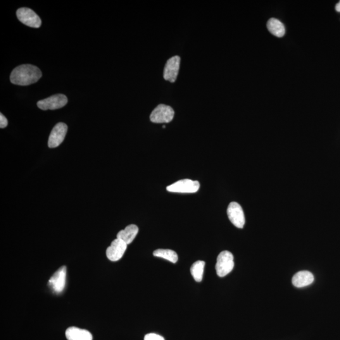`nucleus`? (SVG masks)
<instances>
[{
  "label": "nucleus",
  "instance_id": "6e6552de",
  "mask_svg": "<svg viewBox=\"0 0 340 340\" xmlns=\"http://www.w3.org/2000/svg\"><path fill=\"white\" fill-rule=\"evenodd\" d=\"M67 269L63 266L52 276L49 280V286L56 294L61 293L65 288Z\"/></svg>",
  "mask_w": 340,
  "mask_h": 340
},
{
  "label": "nucleus",
  "instance_id": "f03ea898",
  "mask_svg": "<svg viewBox=\"0 0 340 340\" xmlns=\"http://www.w3.org/2000/svg\"><path fill=\"white\" fill-rule=\"evenodd\" d=\"M234 266V256L230 252L223 251L219 254L216 265V272L219 277H223L229 274Z\"/></svg>",
  "mask_w": 340,
  "mask_h": 340
},
{
  "label": "nucleus",
  "instance_id": "f257e3e1",
  "mask_svg": "<svg viewBox=\"0 0 340 340\" xmlns=\"http://www.w3.org/2000/svg\"><path fill=\"white\" fill-rule=\"evenodd\" d=\"M41 77V71L37 66L23 65L14 69L11 73L10 81L14 85L27 86L36 83Z\"/></svg>",
  "mask_w": 340,
  "mask_h": 340
},
{
  "label": "nucleus",
  "instance_id": "a211bd4d",
  "mask_svg": "<svg viewBox=\"0 0 340 340\" xmlns=\"http://www.w3.org/2000/svg\"><path fill=\"white\" fill-rule=\"evenodd\" d=\"M144 340H165L163 337L155 334H149L144 337Z\"/></svg>",
  "mask_w": 340,
  "mask_h": 340
},
{
  "label": "nucleus",
  "instance_id": "aec40b11",
  "mask_svg": "<svg viewBox=\"0 0 340 340\" xmlns=\"http://www.w3.org/2000/svg\"><path fill=\"white\" fill-rule=\"evenodd\" d=\"M335 8H336V10L337 11H339V12H340V1L339 2V3H337L336 4V7H335Z\"/></svg>",
  "mask_w": 340,
  "mask_h": 340
},
{
  "label": "nucleus",
  "instance_id": "f8f14e48",
  "mask_svg": "<svg viewBox=\"0 0 340 340\" xmlns=\"http://www.w3.org/2000/svg\"><path fill=\"white\" fill-rule=\"evenodd\" d=\"M315 280L312 273L309 271H300L294 275L292 278V284L297 288L308 286Z\"/></svg>",
  "mask_w": 340,
  "mask_h": 340
},
{
  "label": "nucleus",
  "instance_id": "9d476101",
  "mask_svg": "<svg viewBox=\"0 0 340 340\" xmlns=\"http://www.w3.org/2000/svg\"><path fill=\"white\" fill-rule=\"evenodd\" d=\"M180 66V58L175 56L168 59L164 68V79L170 83L175 82L177 80Z\"/></svg>",
  "mask_w": 340,
  "mask_h": 340
},
{
  "label": "nucleus",
  "instance_id": "f3484780",
  "mask_svg": "<svg viewBox=\"0 0 340 340\" xmlns=\"http://www.w3.org/2000/svg\"><path fill=\"white\" fill-rule=\"evenodd\" d=\"M205 265V261L199 260L196 261L190 268V272L193 276L194 280L197 282L203 280Z\"/></svg>",
  "mask_w": 340,
  "mask_h": 340
},
{
  "label": "nucleus",
  "instance_id": "39448f33",
  "mask_svg": "<svg viewBox=\"0 0 340 340\" xmlns=\"http://www.w3.org/2000/svg\"><path fill=\"white\" fill-rule=\"evenodd\" d=\"M68 101V98L65 95L56 94L38 102L37 105L41 110H56L65 107Z\"/></svg>",
  "mask_w": 340,
  "mask_h": 340
},
{
  "label": "nucleus",
  "instance_id": "412c9836",
  "mask_svg": "<svg viewBox=\"0 0 340 340\" xmlns=\"http://www.w3.org/2000/svg\"><path fill=\"white\" fill-rule=\"evenodd\" d=\"M166 126L165 125H163V128H165Z\"/></svg>",
  "mask_w": 340,
  "mask_h": 340
},
{
  "label": "nucleus",
  "instance_id": "dca6fc26",
  "mask_svg": "<svg viewBox=\"0 0 340 340\" xmlns=\"http://www.w3.org/2000/svg\"><path fill=\"white\" fill-rule=\"evenodd\" d=\"M153 255L156 257L162 258L173 263H177L178 254L172 249H158L153 252Z\"/></svg>",
  "mask_w": 340,
  "mask_h": 340
},
{
  "label": "nucleus",
  "instance_id": "6ab92c4d",
  "mask_svg": "<svg viewBox=\"0 0 340 340\" xmlns=\"http://www.w3.org/2000/svg\"><path fill=\"white\" fill-rule=\"evenodd\" d=\"M7 125H8V120H7L6 118L3 114H0V127H1V129H3Z\"/></svg>",
  "mask_w": 340,
  "mask_h": 340
},
{
  "label": "nucleus",
  "instance_id": "7ed1b4c3",
  "mask_svg": "<svg viewBox=\"0 0 340 340\" xmlns=\"http://www.w3.org/2000/svg\"><path fill=\"white\" fill-rule=\"evenodd\" d=\"M174 115L175 112L171 107L160 104L152 112L150 120L156 123H169L173 120Z\"/></svg>",
  "mask_w": 340,
  "mask_h": 340
},
{
  "label": "nucleus",
  "instance_id": "ddd939ff",
  "mask_svg": "<svg viewBox=\"0 0 340 340\" xmlns=\"http://www.w3.org/2000/svg\"><path fill=\"white\" fill-rule=\"evenodd\" d=\"M66 337L68 340H93L90 332L77 327L68 328L66 331Z\"/></svg>",
  "mask_w": 340,
  "mask_h": 340
},
{
  "label": "nucleus",
  "instance_id": "0eeeda50",
  "mask_svg": "<svg viewBox=\"0 0 340 340\" xmlns=\"http://www.w3.org/2000/svg\"><path fill=\"white\" fill-rule=\"evenodd\" d=\"M227 213L230 222L237 228H242L245 224V217L241 206L238 203H230L228 206Z\"/></svg>",
  "mask_w": 340,
  "mask_h": 340
},
{
  "label": "nucleus",
  "instance_id": "20e7f679",
  "mask_svg": "<svg viewBox=\"0 0 340 340\" xmlns=\"http://www.w3.org/2000/svg\"><path fill=\"white\" fill-rule=\"evenodd\" d=\"M200 183L190 179L179 180L166 187L170 192L175 193L191 194L196 193L199 190Z\"/></svg>",
  "mask_w": 340,
  "mask_h": 340
},
{
  "label": "nucleus",
  "instance_id": "4468645a",
  "mask_svg": "<svg viewBox=\"0 0 340 340\" xmlns=\"http://www.w3.org/2000/svg\"><path fill=\"white\" fill-rule=\"evenodd\" d=\"M139 232V228L134 225L128 226L124 229L118 232L116 238L122 240L126 244H129L134 241L135 236Z\"/></svg>",
  "mask_w": 340,
  "mask_h": 340
},
{
  "label": "nucleus",
  "instance_id": "9b49d317",
  "mask_svg": "<svg viewBox=\"0 0 340 340\" xmlns=\"http://www.w3.org/2000/svg\"><path fill=\"white\" fill-rule=\"evenodd\" d=\"M127 244L119 239H114L107 249L106 254L111 261H116L122 258L127 249Z\"/></svg>",
  "mask_w": 340,
  "mask_h": 340
},
{
  "label": "nucleus",
  "instance_id": "2eb2a0df",
  "mask_svg": "<svg viewBox=\"0 0 340 340\" xmlns=\"http://www.w3.org/2000/svg\"><path fill=\"white\" fill-rule=\"evenodd\" d=\"M267 28L271 34L277 37L284 36L285 33L284 24L276 18H272L268 21Z\"/></svg>",
  "mask_w": 340,
  "mask_h": 340
},
{
  "label": "nucleus",
  "instance_id": "1a4fd4ad",
  "mask_svg": "<svg viewBox=\"0 0 340 340\" xmlns=\"http://www.w3.org/2000/svg\"><path fill=\"white\" fill-rule=\"evenodd\" d=\"M67 131L68 126L66 123L63 122L57 123L49 135L48 146L50 148H55L58 147L65 140Z\"/></svg>",
  "mask_w": 340,
  "mask_h": 340
},
{
  "label": "nucleus",
  "instance_id": "423d86ee",
  "mask_svg": "<svg viewBox=\"0 0 340 340\" xmlns=\"http://www.w3.org/2000/svg\"><path fill=\"white\" fill-rule=\"evenodd\" d=\"M16 16L21 22L28 27L39 28L42 21L35 11L28 8H20L16 11Z\"/></svg>",
  "mask_w": 340,
  "mask_h": 340
}]
</instances>
